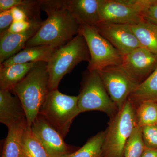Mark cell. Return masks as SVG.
Instances as JSON below:
<instances>
[{"label": "cell", "instance_id": "1", "mask_svg": "<svg viewBox=\"0 0 157 157\" xmlns=\"http://www.w3.org/2000/svg\"><path fill=\"white\" fill-rule=\"evenodd\" d=\"M41 9L48 17L25 48L48 45L58 49L78 35L80 25L70 14L65 0H42Z\"/></svg>", "mask_w": 157, "mask_h": 157}, {"label": "cell", "instance_id": "2", "mask_svg": "<svg viewBox=\"0 0 157 157\" xmlns=\"http://www.w3.org/2000/svg\"><path fill=\"white\" fill-rule=\"evenodd\" d=\"M48 82L47 63L37 62L27 76L11 91L22 104L29 127L31 126L39 115L50 91Z\"/></svg>", "mask_w": 157, "mask_h": 157}, {"label": "cell", "instance_id": "3", "mask_svg": "<svg viewBox=\"0 0 157 157\" xmlns=\"http://www.w3.org/2000/svg\"><path fill=\"white\" fill-rule=\"evenodd\" d=\"M136 110L128 99L123 107L110 118L105 131L101 157H124L127 140L137 125Z\"/></svg>", "mask_w": 157, "mask_h": 157}, {"label": "cell", "instance_id": "4", "mask_svg": "<svg viewBox=\"0 0 157 157\" xmlns=\"http://www.w3.org/2000/svg\"><path fill=\"white\" fill-rule=\"evenodd\" d=\"M90 56L84 37L78 34L70 42L57 49L47 63L49 91L58 89L60 82L78 64L89 62Z\"/></svg>", "mask_w": 157, "mask_h": 157}, {"label": "cell", "instance_id": "5", "mask_svg": "<svg viewBox=\"0 0 157 157\" xmlns=\"http://www.w3.org/2000/svg\"><path fill=\"white\" fill-rule=\"evenodd\" d=\"M78 96L79 113L95 110L105 113L110 118L118 111L98 71L87 69L85 71Z\"/></svg>", "mask_w": 157, "mask_h": 157}, {"label": "cell", "instance_id": "6", "mask_svg": "<svg viewBox=\"0 0 157 157\" xmlns=\"http://www.w3.org/2000/svg\"><path fill=\"white\" fill-rule=\"evenodd\" d=\"M78 101V96L67 95L58 89L50 91L39 114L65 138L73 119L80 114Z\"/></svg>", "mask_w": 157, "mask_h": 157}, {"label": "cell", "instance_id": "7", "mask_svg": "<svg viewBox=\"0 0 157 157\" xmlns=\"http://www.w3.org/2000/svg\"><path fill=\"white\" fill-rule=\"evenodd\" d=\"M157 0H99L100 22L133 25L142 21Z\"/></svg>", "mask_w": 157, "mask_h": 157}, {"label": "cell", "instance_id": "8", "mask_svg": "<svg viewBox=\"0 0 157 157\" xmlns=\"http://www.w3.org/2000/svg\"><path fill=\"white\" fill-rule=\"evenodd\" d=\"M78 34L84 37L89 50L90 60L87 70L99 71L108 67L120 66L122 56L94 27L80 26Z\"/></svg>", "mask_w": 157, "mask_h": 157}, {"label": "cell", "instance_id": "9", "mask_svg": "<svg viewBox=\"0 0 157 157\" xmlns=\"http://www.w3.org/2000/svg\"><path fill=\"white\" fill-rule=\"evenodd\" d=\"M98 72L118 111L121 110L140 83L121 66L108 67Z\"/></svg>", "mask_w": 157, "mask_h": 157}, {"label": "cell", "instance_id": "10", "mask_svg": "<svg viewBox=\"0 0 157 157\" xmlns=\"http://www.w3.org/2000/svg\"><path fill=\"white\" fill-rule=\"evenodd\" d=\"M30 128L50 157H67L74 152L73 147L65 142L64 137L41 114Z\"/></svg>", "mask_w": 157, "mask_h": 157}, {"label": "cell", "instance_id": "11", "mask_svg": "<svg viewBox=\"0 0 157 157\" xmlns=\"http://www.w3.org/2000/svg\"><path fill=\"white\" fill-rule=\"evenodd\" d=\"M94 27L122 56L142 47L130 25L100 22Z\"/></svg>", "mask_w": 157, "mask_h": 157}, {"label": "cell", "instance_id": "12", "mask_svg": "<svg viewBox=\"0 0 157 157\" xmlns=\"http://www.w3.org/2000/svg\"><path fill=\"white\" fill-rule=\"evenodd\" d=\"M139 83L145 80L157 67V55L140 47L122 56L120 65Z\"/></svg>", "mask_w": 157, "mask_h": 157}, {"label": "cell", "instance_id": "13", "mask_svg": "<svg viewBox=\"0 0 157 157\" xmlns=\"http://www.w3.org/2000/svg\"><path fill=\"white\" fill-rule=\"evenodd\" d=\"M43 21L33 23L29 28L21 33L6 32L0 34V64L25 48L27 42L36 35Z\"/></svg>", "mask_w": 157, "mask_h": 157}, {"label": "cell", "instance_id": "14", "mask_svg": "<svg viewBox=\"0 0 157 157\" xmlns=\"http://www.w3.org/2000/svg\"><path fill=\"white\" fill-rule=\"evenodd\" d=\"M11 91L0 89V122L8 128L27 123L25 109L19 98Z\"/></svg>", "mask_w": 157, "mask_h": 157}, {"label": "cell", "instance_id": "15", "mask_svg": "<svg viewBox=\"0 0 157 157\" xmlns=\"http://www.w3.org/2000/svg\"><path fill=\"white\" fill-rule=\"evenodd\" d=\"M70 14L80 26L95 27L100 22L99 0H65Z\"/></svg>", "mask_w": 157, "mask_h": 157}, {"label": "cell", "instance_id": "16", "mask_svg": "<svg viewBox=\"0 0 157 157\" xmlns=\"http://www.w3.org/2000/svg\"><path fill=\"white\" fill-rule=\"evenodd\" d=\"M57 49L48 45L26 47L1 64L0 67H5L15 64L39 62L48 63Z\"/></svg>", "mask_w": 157, "mask_h": 157}, {"label": "cell", "instance_id": "17", "mask_svg": "<svg viewBox=\"0 0 157 157\" xmlns=\"http://www.w3.org/2000/svg\"><path fill=\"white\" fill-rule=\"evenodd\" d=\"M37 63L15 64L5 67H0V89L12 91L14 86L27 76Z\"/></svg>", "mask_w": 157, "mask_h": 157}, {"label": "cell", "instance_id": "18", "mask_svg": "<svg viewBox=\"0 0 157 157\" xmlns=\"http://www.w3.org/2000/svg\"><path fill=\"white\" fill-rule=\"evenodd\" d=\"M130 27L141 46L157 55V25L144 19Z\"/></svg>", "mask_w": 157, "mask_h": 157}, {"label": "cell", "instance_id": "19", "mask_svg": "<svg viewBox=\"0 0 157 157\" xmlns=\"http://www.w3.org/2000/svg\"><path fill=\"white\" fill-rule=\"evenodd\" d=\"M128 99L136 107L144 101L157 103V67L151 75L138 85Z\"/></svg>", "mask_w": 157, "mask_h": 157}, {"label": "cell", "instance_id": "20", "mask_svg": "<svg viewBox=\"0 0 157 157\" xmlns=\"http://www.w3.org/2000/svg\"><path fill=\"white\" fill-rule=\"evenodd\" d=\"M27 123L14 125L8 128V135L3 145L2 157H19L22 151L21 141Z\"/></svg>", "mask_w": 157, "mask_h": 157}, {"label": "cell", "instance_id": "21", "mask_svg": "<svg viewBox=\"0 0 157 157\" xmlns=\"http://www.w3.org/2000/svg\"><path fill=\"white\" fill-rule=\"evenodd\" d=\"M105 131L99 132L91 137L81 148L67 157H101Z\"/></svg>", "mask_w": 157, "mask_h": 157}, {"label": "cell", "instance_id": "22", "mask_svg": "<svg viewBox=\"0 0 157 157\" xmlns=\"http://www.w3.org/2000/svg\"><path fill=\"white\" fill-rule=\"evenodd\" d=\"M22 150L27 157H50L39 140L28 126L25 130L21 141Z\"/></svg>", "mask_w": 157, "mask_h": 157}, {"label": "cell", "instance_id": "23", "mask_svg": "<svg viewBox=\"0 0 157 157\" xmlns=\"http://www.w3.org/2000/svg\"><path fill=\"white\" fill-rule=\"evenodd\" d=\"M136 108L137 125L143 127L157 124V103L144 101Z\"/></svg>", "mask_w": 157, "mask_h": 157}, {"label": "cell", "instance_id": "24", "mask_svg": "<svg viewBox=\"0 0 157 157\" xmlns=\"http://www.w3.org/2000/svg\"><path fill=\"white\" fill-rule=\"evenodd\" d=\"M146 148L142 137L141 128L137 125L133 129L127 140L124 157H142Z\"/></svg>", "mask_w": 157, "mask_h": 157}, {"label": "cell", "instance_id": "25", "mask_svg": "<svg viewBox=\"0 0 157 157\" xmlns=\"http://www.w3.org/2000/svg\"><path fill=\"white\" fill-rule=\"evenodd\" d=\"M146 148L157 150V124L141 127Z\"/></svg>", "mask_w": 157, "mask_h": 157}, {"label": "cell", "instance_id": "26", "mask_svg": "<svg viewBox=\"0 0 157 157\" xmlns=\"http://www.w3.org/2000/svg\"><path fill=\"white\" fill-rule=\"evenodd\" d=\"M13 21L11 10L0 12V34L8 30Z\"/></svg>", "mask_w": 157, "mask_h": 157}, {"label": "cell", "instance_id": "27", "mask_svg": "<svg viewBox=\"0 0 157 157\" xmlns=\"http://www.w3.org/2000/svg\"><path fill=\"white\" fill-rule=\"evenodd\" d=\"M33 23L29 22L27 21H14L9 29L6 32L11 33H21L29 28Z\"/></svg>", "mask_w": 157, "mask_h": 157}, {"label": "cell", "instance_id": "28", "mask_svg": "<svg viewBox=\"0 0 157 157\" xmlns=\"http://www.w3.org/2000/svg\"><path fill=\"white\" fill-rule=\"evenodd\" d=\"M24 0H0V12L11 10L22 5Z\"/></svg>", "mask_w": 157, "mask_h": 157}, {"label": "cell", "instance_id": "29", "mask_svg": "<svg viewBox=\"0 0 157 157\" xmlns=\"http://www.w3.org/2000/svg\"><path fill=\"white\" fill-rule=\"evenodd\" d=\"M144 19L157 25V1L146 11Z\"/></svg>", "mask_w": 157, "mask_h": 157}, {"label": "cell", "instance_id": "30", "mask_svg": "<svg viewBox=\"0 0 157 157\" xmlns=\"http://www.w3.org/2000/svg\"><path fill=\"white\" fill-rule=\"evenodd\" d=\"M14 21H27V16L24 11L19 6L14 7L11 9Z\"/></svg>", "mask_w": 157, "mask_h": 157}, {"label": "cell", "instance_id": "31", "mask_svg": "<svg viewBox=\"0 0 157 157\" xmlns=\"http://www.w3.org/2000/svg\"><path fill=\"white\" fill-rule=\"evenodd\" d=\"M142 157H157V150L146 148Z\"/></svg>", "mask_w": 157, "mask_h": 157}, {"label": "cell", "instance_id": "32", "mask_svg": "<svg viewBox=\"0 0 157 157\" xmlns=\"http://www.w3.org/2000/svg\"><path fill=\"white\" fill-rule=\"evenodd\" d=\"M19 157H27L25 155V154L23 152L22 150L21 151V153Z\"/></svg>", "mask_w": 157, "mask_h": 157}]
</instances>
